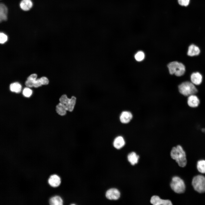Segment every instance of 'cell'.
<instances>
[{
  "label": "cell",
  "mask_w": 205,
  "mask_h": 205,
  "mask_svg": "<svg viewBox=\"0 0 205 205\" xmlns=\"http://www.w3.org/2000/svg\"><path fill=\"white\" fill-rule=\"evenodd\" d=\"M171 157L175 160L179 165L184 167L187 163L186 154L182 147L178 145L172 148L170 153Z\"/></svg>",
  "instance_id": "cell-1"
},
{
  "label": "cell",
  "mask_w": 205,
  "mask_h": 205,
  "mask_svg": "<svg viewBox=\"0 0 205 205\" xmlns=\"http://www.w3.org/2000/svg\"><path fill=\"white\" fill-rule=\"evenodd\" d=\"M178 88L179 92L186 96L195 94L198 92L194 85L189 81L182 83L179 86Z\"/></svg>",
  "instance_id": "cell-2"
},
{
  "label": "cell",
  "mask_w": 205,
  "mask_h": 205,
  "mask_svg": "<svg viewBox=\"0 0 205 205\" xmlns=\"http://www.w3.org/2000/svg\"><path fill=\"white\" fill-rule=\"evenodd\" d=\"M167 67L170 74H175L177 76L183 75L185 72V68L184 64L177 61L170 63Z\"/></svg>",
  "instance_id": "cell-3"
},
{
  "label": "cell",
  "mask_w": 205,
  "mask_h": 205,
  "mask_svg": "<svg viewBox=\"0 0 205 205\" xmlns=\"http://www.w3.org/2000/svg\"><path fill=\"white\" fill-rule=\"evenodd\" d=\"M170 185L173 190L177 193H183L185 190L184 182L178 176H175L172 178Z\"/></svg>",
  "instance_id": "cell-4"
},
{
  "label": "cell",
  "mask_w": 205,
  "mask_h": 205,
  "mask_svg": "<svg viewBox=\"0 0 205 205\" xmlns=\"http://www.w3.org/2000/svg\"><path fill=\"white\" fill-rule=\"evenodd\" d=\"M194 189L200 193L205 192V177L198 175L193 178L192 182Z\"/></svg>",
  "instance_id": "cell-5"
},
{
  "label": "cell",
  "mask_w": 205,
  "mask_h": 205,
  "mask_svg": "<svg viewBox=\"0 0 205 205\" xmlns=\"http://www.w3.org/2000/svg\"><path fill=\"white\" fill-rule=\"evenodd\" d=\"M76 98L72 96L70 99L68 98L65 95H62L59 99L60 102L65 107L67 111L72 112L73 110L76 102Z\"/></svg>",
  "instance_id": "cell-6"
},
{
  "label": "cell",
  "mask_w": 205,
  "mask_h": 205,
  "mask_svg": "<svg viewBox=\"0 0 205 205\" xmlns=\"http://www.w3.org/2000/svg\"><path fill=\"white\" fill-rule=\"evenodd\" d=\"M120 195L119 190L114 188H111L106 192L105 196L106 198L110 200H117L120 198Z\"/></svg>",
  "instance_id": "cell-7"
},
{
  "label": "cell",
  "mask_w": 205,
  "mask_h": 205,
  "mask_svg": "<svg viewBox=\"0 0 205 205\" xmlns=\"http://www.w3.org/2000/svg\"><path fill=\"white\" fill-rule=\"evenodd\" d=\"M151 203L154 205H172L171 202L169 200L161 199L157 196H153L150 199Z\"/></svg>",
  "instance_id": "cell-8"
},
{
  "label": "cell",
  "mask_w": 205,
  "mask_h": 205,
  "mask_svg": "<svg viewBox=\"0 0 205 205\" xmlns=\"http://www.w3.org/2000/svg\"><path fill=\"white\" fill-rule=\"evenodd\" d=\"M132 118V114L130 112L128 111H124L121 113L119 119L122 123L126 124L129 123Z\"/></svg>",
  "instance_id": "cell-9"
},
{
  "label": "cell",
  "mask_w": 205,
  "mask_h": 205,
  "mask_svg": "<svg viewBox=\"0 0 205 205\" xmlns=\"http://www.w3.org/2000/svg\"><path fill=\"white\" fill-rule=\"evenodd\" d=\"M187 102L188 105L192 108L197 107L200 103L199 98L195 94L188 96Z\"/></svg>",
  "instance_id": "cell-10"
},
{
  "label": "cell",
  "mask_w": 205,
  "mask_h": 205,
  "mask_svg": "<svg viewBox=\"0 0 205 205\" xmlns=\"http://www.w3.org/2000/svg\"><path fill=\"white\" fill-rule=\"evenodd\" d=\"M190 80L191 82L194 85H199L202 82V77L200 73L194 72L190 76Z\"/></svg>",
  "instance_id": "cell-11"
},
{
  "label": "cell",
  "mask_w": 205,
  "mask_h": 205,
  "mask_svg": "<svg viewBox=\"0 0 205 205\" xmlns=\"http://www.w3.org/2000/svg\"><path fill=\"white\" fill-rule=\"evenodd\" d=\"M61 182L60 177L56 175H51L48 180V183L49 184L53 187L58 186Z\"/></svg>",
  "instance_id": "cell-12"
},
{
  "label": "cell",
  "mask_w": 205,
  "mask_h": 205,
  "mask_svg": "<svg viewBox=\"0 0 205 205\" xmlns=\"http://www.w3.org/2000/svg\"><path fill=\"white\" fill-rule=\"evenodd\" d=\"M125 142L124 138L121 136L116 137L113 142L114 147L117 149L122 148L125 145Z\"/></svg>",
  "instance_id": "cell-13"
},
{
  "label": "cell",
  "mask_w": 205,
  "mask_h": 205,
  "mask_svg": "<svg viewBox=\"0 0 205 205\" xmlns=\"http://www.w3.org/2000/svg\"><path fill=\"white\" fill-rule=\"evenodd\" d=\"M200 52L199 48L196 46L192 44L188 47L187 55L190 56H193L198 55Z\"/></svg>",
  "instance_id": "cell-14"
},
{
  "label": "cell",
  "mask_w": 205,
  "mask_h": 205,
  "mask_svg": "<svg viewBox=\"0 0 205 205\" xmlns=\"http://www.w3.org/2000/svg\"><path fill=\"white\" fill-rule=\"evenodd\" d=\"M8 9L6 5L3 3L0 4V21L1 22L7 20Z\"/></svg>",
  "instance_id": "cell-15"
},
{
  "label": "cell",
  "mask_w": 205,
  "mask_h": 205,
  "mask_svg": "<svg viewBox=\"0 0 205 205\" xmlns=\"http://www.w3.org/2000/svg\"><path fill=\"white\" fill-rule=\"evenodd\" d=\"M32 2L31 0H22L20 4V8L24 11H28L32 7Z\"/></svg>",
  "instance_id": "cell-16"
},
{
  "label": "cell",
  "mask_w": 205,
  "mask_h": 205,
  "mask_svg": "<svg viewBox=\"0 0 205 205\" xmlns=\"http://www.w3.org/2000/svg\"><path fill=\"white\" fill-rule=\"evenodd\" d=\"M127 158L129 162L132 165H134L138 162L139 156L134 152L129 153L128 155Z\"/></svg>",
  "instance_id": "cell-17"
},
{
  "label": "cell",
  "mask_w": 205,
  "mask_h": 205,
  "mask_svg": "<svg viewBox=\"0 0 205 205\" xmlns=\"http://www.w3.org/2000/svg\"><path fill=\"white\" fill-rule=\"evenodd\" d=\"M49 203L52 205H62L63 204V201L60 196H55L50 199Z\"/></svg>",
  "instance_id": "cell-18"
},
{
  "label": "cell",
  "mask_w": 205,
  "mask_h": 205,
  "mask_svg": "<svg viewBox=\"0 0 205 205\" xmlns=\"http://www.w3.org/2000/svg\"><path fill=\"white\" fill-rule=\"evenodd\" d=\"M56 111L58 114L63 116L66 114L67 110L64 106L60 102L56 106Z\"/></svg>",
  "instance_id": "cell-19"
},
{
  "label": "cell",
  "mask_w": 205,
  "mask_h": 205,
  "mask_svg": "<svg viewBox=\"0 0 205 205\" xmlns=\"http://www.w3.org/2000/svg\"><path fill=\"white\" fill-rule=\"evenodd\" d=\"M197 168L199 172L202 173H205V160H198L197 163Z\"/></svg>",
  "instance_id": "cell-20"
},
{
  "label": "cell",
  "mask_w": 205,
  "mask_h": 205,
  "mask_svg": "<svg viewBox=\"0 0 205 205\" xmlns=\"http://www.w3.org/2000/svg\"><path fill=\"white\" fill-rule=\"evenodd\" d=\"M21 86L19 83L15 82L11 84L10 86V90L13 92L18 93L20 92L21 89Z\"/></svg>",
  "instance_id": "cell-21"
},
{
  "label": "cell",
  "mask_w": 205,
  "mask_h": 205,
  "mask_svg": "<svg viewBox=\"0 0 205 205\" xmlns=\"http://www.w3.org/2000/svg\"><path fill=\"white\" fill-rule=\"evenodd\" d=\"M145 57L144 53L142 51L138 52L135 55V58L138 61L140 62L144 60Z\"/></svg>",
  "instance_id": "cell-22"
},
{
  "label": "cell",
  "mask_w": 205,
  "mask_h": 205,
  "mask_svg": "<svg viewBox=\"0 0 205 205\" xmlns=\"http://www.w3.org/2000/svg\"><path fill=\"white\" fill-rule=\"evenodd\" d=\"M32 91L31 90L28 88H25L23 90L22 93L25 97H29L31 95Z\"/></svg>",
  "instance_id": "cell-23"
},
{
  "label": "cell",
  "mask_w": 205,
  "mask_h": 205,
  "mask_svg": "<svg viewBox=\"0 0 205 205\" xmlns=\"http://www.w3.org/2000/svg\"><path fill=\"white\" fill-rule=\"evenodd\" d=\"M190 0H177L178 4L180 5L186 7L188 6L190 2Z\"/></svg>",
  "instance_id": "cell-24"
},
{
  "label": "cell",
  "mask_w": 205,
  "mask_h": 205,
  "mask_svg": "<svg viewBox=\"0 0 205 205\" xmlns=\"http://www.w3.org/2000/svg\"><path fill=\"white\" fill-rule=\"evenodd\" d=\"M7 40V36L3 32L0 33V42L1 44L5 43Z\"/></svg>",
  "instance_id": "cell-25"
},
{
  "label": "cell",
  "mask_w": 205,
  "mask_h": 205,
  "mask_svg": "<svg viewBox=\"0 0 205 205\" xmlns=\"http://www.w3.org/2000/svg\"><path fill=\"white\" fill-rule=\"evenodd\" d=\"M35 80L27 79L25 82V85L28 87H33L34 82Z\"/></svg>",
  "instance_id": "cell-26"
},
{
  "label": "cell",
  "mask_w": 205,
  "mask_h": 205,
  "mask_svg": "<svg viewBox=\"0 0 205 205\" xmlns=\"http://www.w3.org/2000/svg\"><path fill=\"white\" fill-rule=\"evenodd\" d=\"M40 79L42 85H47L49 83L48 79L46 77H41Z\"/></svg>",
  "instance_id": "cell-27"
},
{
  "label": "cell",
  "mask_w": 205,
  "mask_h": 205,
  "mask_svg": "<svg viewBox=\"0 0 205 205\" xmlns=\"http://www.w3.org/2000/svg\"><path fill=\"white\" fill-rule=\"evenodd\" d=\"M42 85L40 79L35 80L34 82V86L35 87H38L41 86Z\"/></svg>",
  "instance_id": "cell-28"
},
{
  "label": "cell",
  "mask_w": 205,
  "mask_h": 205,
  "mask_svg": "<svg viewBox=\"0 0 205 205\" xmlns=\"http://www.w3.org/2000/svg\"><path fill=\"white\" fill-rule=\"evenodd\" d=\"M37 75L36 74H32L30 75L27 78V79L35 80L36 79Z\"/></svg>",
  "instance_id": "cell-29"
},
{
  "label": "cell",
  "mask_w": 205,
  "mask_h": 205,
  "mask_svg": "<svg viewBox=\"0 0 205 205\" xmlns=\"http://www.w3.org/2000/svg\"><path fill=\"white\" fill-rule=\"evenodd\" d=\"M202 131L203 132H205V128H203L202 129Z\"/></svg>",
  "instance_id": "cell-30"
}]
</instances>
